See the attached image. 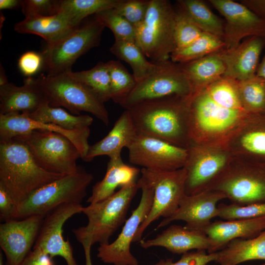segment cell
<instances>
[{
  "instance_id": "9",
  "label": "cell",
  "mask_w": 265,
  "mask_h": 265,
  "mask_svg": "<svg viewBox=\"0 0 265 265\" xmlns=\"http://www.w3.org/2000/svg\"><path fill=\"white\" fill-rule=\"evenodd\" d=\"M13 138L24 144L35 163L44 170L63 175L75 173L80 153L67 137L59 133L34 130Z\"/></svg>"
},
{
  "instance_id": "38",
  "label": "cell",
  "mask_w": 265,
  "mask_h": 265,
  "mask_svg": "<svg viewBox=\"0 0 265 265\" xmlns=\"http://www.w3.org/2000/svg\"><path fill=\"white\" fill-rule=\"evenodd\" d=\"M110 75L111 99L121 106L136 84L133 75L118 61L106 62Z\"/></svg>"
},
{
  "instance_id": "34",
  "label": "cell",
  "mask_w": 265,
  "mask_h": 265,
  "mask_svg": "<svg viewBox=\"0 0 265 265\" xmlns=\"http://www.w3.org/2000/svg\"><path fill=\"white\" fill-rule=\"evenodd\" d=\"M119 0H61L58 13L73 26L79 25L89 16L110 8H114Z\"/></svg>"
},
{
  "instance_id": "36",
  "label": "cell",
  "mask_w": 265,
  "mask_h": 265,
  "mask_svg": "<svg viewBox=\"0 0 265 265\" xmlns=\"http://www.w3.org/2000/svg\"><path fill=\"white\" fill-rule=\"evenodd\" d=\"M223 41L209 33L203 32L200 37L187 47L174 51L171 61L179 63L188 62L225 49Z\"/></svg>"
},
{
  "instance_id": "26",
  "label": "cell",
  "mask_w": 265,
  "mask_h": 265,
  "mask_svg": "<svg viewBox=\"0 0 265 265\" xmlns=\"http://www.w3.org/2000/svg\"><path fill=\"white\" fill-rule=\"evenodd\" d=\"M137 135L128 110L121 114L108 133L102 139L90 145L84 161H90L99 156L109 159L121 157L123 148H128Z\"/></svg>"
},
{
  "instance_id": "35",
  "label": "cell",
  "mask_w": 265,
  "mask_h": 265,
  "mask_svg": "<svg viewBox=\"0 0 265 265\" xmlns=\"http://www.w3.org/2000/svg\"><path fill=\"white\" fill-rule=\"evenodd\" d=\"M70 74L92 90L103 103L111 99L110 79L106 62H99L90 69L72 71Z\"/></svg>"
},
{
  "instance_id": "22",
  "label": "cell",
  "mask_w": 265,
  "mask_h": 265,
  "mask_svg": "<svg viewBox=\"0 0 265 265\" xmlns=\"http://www.w3.org/2000/svg\"><path fill=\"white\" fill-rule=\"evenodd\" d=\"M265 47V38L252 36L247 38L234 49L220 51L226 68L223 76L238 81L255 76L259 57Z\"/></svg>"
},
{
  "instance_id": "21",
  "label": "cell",
  "mask_w": 265,
  "mask_h": 265,
  "mask_svg": "<svg viewBox=\"0 0 265 265\" xmlns=\"http://www.w3.org/2000/svg\"><path fill=\"white\" fill-rule=\"evenodd\" d=\"M225 145L235 157L265 165V113L251 114Z\"/></svg>"
},
{
  "instance_id": "28",
  "label": "cell",
  "mask_w": 265,
  "mask_h": 265,
  "mask_svg": "<svg viewBox=\"0 0 265 265\" xmlns=\"http://www.w3.org/2000/svg\"><path fill=\"white\" fill-rule=\"evenodd\" d=\"M75 27L58 13L50 16L26 17L24 20L15 24L14 30L19 33L38 35L50 44L63 38Z\"/></svg>"
},
{
  "instance_id": "12",
  "label": "cell",
  "mask_w": 265,
  "mask_h": 265,
  "mask_svg": "<svg viewBox=\"0 0 265 265\" xmlns=\"http://www.w3.org/2000/svg\"><path fill=\"white\" fill-rule=\"evenodd\" d=\"M151 74L137 82L121 105L126 109L144 101L193 94L192 86L180 63L168 60L157 62Z\"/></svg>"
},
{
  "instance_id": "6",
  "label": "cell",
  "mask_w": 265,
  "mask_h": 265,
  "mask_svg": "<svg viewBox=\"0 0 265 265\" xmlns=\"http://www.w3.org/2000/svg\"><path fill=\"white\" fill-rule=\"evenodd\" d=\"M35 79L50 106L64 107L76 115H80L81 111L87 112L108 125L109 114L104 103L70 72L53 76L41 74Z\"/></svg>"
},
{
  "instance_id": "48",
  "label": "cell",
  "mask_w": 265,
  "mask_h": 265,
  "mask_svg": "<svg viewBox=\"0 0 265 265\" xmlns=\"http://www.w3.org/2000/svg\"><path fill=\"white\" fill-rule=\"evenodd\" d=\"M240 3L259 17L265 19V0H243Z\"/></svg>"
},
{
  "instance_id": "14",
  "label": "cell",
  "mask_w": 265,
  "mask_h": 265,
  "mask_svg": "<svg viewBox=\"0 0 265 265\" xmlns=\"http://www.w3.org/2000/svg\"><path fill=\"white\" fill-rule=\"evenodd\" d=\"M142 194L138 206L125 222L121 233L112 243L100 245L97 257L105 264L114 265H138L137 259L131 252L130 247L141 224L151 209L154 197L153 188L142 180L137 181Z\"/></svg>"
},
{
  "instance_id": "11",
  "label": "cell",
  "mask_w": 265,
  "mask_h": 265,
  "mask_svg": "<svg viewBox=\"0 0 265 265\" xmlns=\"http://www.w3.org/2000/svg\"><path fill=\"white\" fill-rule=\"evenodd\" d=\"M140 178L153 189V201L150 212L139 227L133 242L140 241L145 230L160 217L167 218L178 209L186 194V171L184 167L165 171L142 168Z\"/></svg>"
},
{
  "instance_id": "29",
  "label": "cell",
  "mask_w": 265,
  "mask_h": 265,
  "mask_svg": "<svg viewBox=\"0 0 265 265\" xmlns=\"http://www.w3.org/2000/svg\"><path fill=\"white\" fill-rule=\"evenodd\" d=\"M216 253L215 262L219 265H237L256 260L265 261V230L253 238L234 239Z\"/></svg>"
},
{
  "instance_id": "18",
  "label": "cell",
  "mask_w": 265,
  "mask_h": 265,
  "mask_svg": "<svg viewBox=\"0 0 265 265\" xmlns=\"http://www.w3.org/2000/svg\"><path fill=\"white\" fill-rule=\"evenodd\" d=\"M45 216L11 219L0 224V246L6 265H20L33 247Z\"/></svg>"
},
{
  "instance_id": "31",
  "label": "cell",
  "mask_w": 265,
  "mask_h": 265,
  "mask_svg": "<svg viewBox=\"0 0 265 265\" xmlns=\"http://www.w3.org/2000/svg\"><path fill=\"white\" fill-rule=\"evenodd\" d=\"M177 10L203 32L213 35L223 40L224 23L203 1L178 0Z\"/></svg>"
},
{
  "instance_id": "50",
  "label": "cell",
  "mask_w": 265,
  "mask_h": 265,
  "mask_svg": "<svg viewBox=\"0 0 265 265\" xmlns=\"http://www.w3.org/2000/svg\"><path fill=\"white\" fill-rule=\"evenodd\" d=\"M85 255V265H93L91 258V248L92 245L88 243L82 244Z\"/></svg>"
},
{
  "instance_id": "33",
  "label": "cell",
  "mask_w": 265,
  "mask_h": 265,
  "mask_svg": "<svg viewBox=\"0 0 265 265\" xmlns=\"http://www.w3.org/2000/svg\"><path fill=\"white\" fill-rule=\"evenodd\" d=\"M110 51L118 58L130 65L136 82L147 77L156 68V62L148 61L134 42L115 40Z\"/></svg>"
},
{
  "instance_id": "23",
  "label": "cell",
  "mask_w": 265,
  "mask_h": 265,
  "mask_svg": "<svg viewBox=\"0 0 265 265\" xmlns=\"http://www.w3.org/2000/svg\"><path fill=\"white\" fill-rule=\"evenodd\" d=\"M265 230V216L212 222L204 231L211 242L207 252L216 253L234 239L253 238Z\"/></svg>"
},
{
  "instance_id": "43",
  "label": "cell",
  "mask_w": 265,
  "mask_h": 265,
  "mask_svg": "<svg viewBox=\"0 0 265 265\" xmlns=\"http://www.w3.org/2000/svg\"><path fill=\"white\" fill-rule=\"evenodd\" d=\"M60 0H22V11L25 17L32 15L50 16L59 11Z\"/></svg>"
},
{
  "instance_id": "19",
  "label": "cell",
  "mask_w": 265,
  "mask_h": 265,
  "mask_svg": "<svg viewBox=\"0 0 265 265\" xmlns=\"http://www.w3.org/2000/svg\"><path fill=\"white\" fill-rule=\"evenodd\" d=\"M224 199L226 197L222 192L212 189L191 195L185 194L177 211L170 216L163 218L157 229L175 221H184L186 227L204 231L212 222L211 220L218 217L217 204Z\"/></svg>"
},
{
  "instance_id": "13",
  "label": "cell",
  "mask_w": 265,
  "mask_h": 265,
  "mask_svg": "<svg viewBox=\"0 0 265 265\" xmlns=\"http://www.w3.org/2000/svg\"><path fill=\"white\" fill-rule=\"evenodd\" d=\"M184 166L185 193L191 195L209 189L234 158L225 144H191Z\"/></svg>"
},
{
  "instance_id": "37",
  "label": "cell",
  "mask_w": 265,
  "mask_h": 265,
  "mask_svg": "<svg viewBox=\"0 0 265 265\" xmlns=\"http://www.w3.org/2000/svg\"><path fill=\"white\" fill-rule=\"evenodd\" d=\"M238 89L244 109L251 114L265 113V80L256 75L238 81Z\"/></svg>"
},
{
  "instance_id": "42",
  "label": "cell",
  "mask_w": 265,
  "mask_h": 265,
  "mask_svg": "<svg viewBox=\"0 0 265 265\" xmlns=\"http://www.w3.org/2000/svg\"><path fill=\"white\" fill-rule=\"evenodd\" d=\"M149 2L150 0H119L114 8L135 26L144 20Z\"/></svg>"
},
{
  "instance_id": "25",
  "label": "cell",
  "mask_w": 265,
  "mask_h": 265,
  "mask_svg": "<svg viewBox=\"0 0 265 265\" xmlns=\"http://www.w3.org/2000/svg\"><path fill=\"white\" fill-rule=\"evenodd\" d=\"M47 103V98L35 78L27 77L21 86L9 82L0 86L1 114L31 113Z\"/></svg>"
},
{
  "instance_id": "45",
  "label": "cell",
  "mask_w": 265,
  "mask_h": 265,
  "mask_svg": "<svg viewBox=\"0 0 265 265\" xmlns=\"http://www.w3.org/2000/svg\"><path fill=\"white\" fill-rule=\"evenodd\" d=\"M217 253H208L205 250H196L183 254L180 259L169 265H208L212 262H215Z\"/></svg>"
},
{
  "instance_id": "15",
  "label": "cell",
  "mask_w": 265,
  "mask_h": 265,
  "mask_svg": "<svg viewBox=\"0 0 265 265\" xmlns=\"http://www.w3.org/2000/svg\"><path fill=\"white\" fill-rule=\"evenodd\" d=\"M127 149L131 163L160 171H174L183 168L187 156V149L139 134Z\"/></svg>"
},
{
  "instance_id": "24",
  "label": "cell",
  "mask_w": 265,
  "mask_h": 265,
  "mask_svg": "<svg viewBox=\"0 0 265 265\" xmlns=\"http://www.w3.org/2000/svg\"><path fill=\"white\" fill-rule=\"evenodd\" d=\"M210 240L202 231L188 228L181 225H170L155 238L141 240V247H162L178 254H183L191 250L208 251Z\"/></svg>"
},
{
  "instance_id": "32",
  "label": "cell",
  "mask_w": 265,
  "mask_h": 265,
  "mask_svg": "<svg viewBox=\"0 0 265 265\" xmlns=\"http://www.w3.org/2000/svg\"><path fill=\"white\" fill-rule=\"evenodd\" d=\"M25 114L36 121L53 124L68 131L89 128L93 121L92 117L88 115H74L60 107L51 106L48 103L35 111Z\"/></svg>"
},
{
  "instance_id": "16",
  "label": "cell",
  "mask_w": 265,
  "mask_h": 265,
  "mask_svg": "<svg viewBox=\"0 0 265 265\" xmlns=\"http://www.w3.org/2000/svg\"><path fill=\"white\" fill-rule=\"evenodd\" d=\"M83 207L81 204H65L50 212L44 219L33 247L52 258L61 257L67 265H78L69 240L63 238V226L72 216L82 212Z\"/></svg>"
},
{
  "instance_id": "5",
  "label": "cell",
  "mask_w": 265,
  "mask_h": 265,
  "mask_svg": "<svg viewBox=\"0 0 265 265\" xmlns=\"http://www.w3.org/2000/svg\"><path fill=\"white\" fill-rule=\"evenodd\" d=\"M93 179L92 174L79 167L75 173L64 175L34 191L15 206L13 218L21 219L33 215L45 217L62 205L81 204Z\"/></svg>"
},
{
  "instance_id": "55",
  "label": "cell",
  "mask_w": 265,
  "mask_h": 265,
  "mask_svg": "<svg viewBox=\"0 0 265 265\" xmlns=\"http://www.w3.org/2000/svg\"><path fill=\"white\" fill-rule=\"evenodd\" d=\"M261 265H265V264H262Z\"/></svg>"
},
{
  "instance_id": "1",
  "label": "cell",
  "mask_w": 265,
  "mask_h": 265,
  "mask_svg": "<svg viewBox=\"0 0 265 265\" xmlns=\"http://www.w3.org/2000/svg\"><path fill=\"white\" fill-rule=\"evenodd\" d=\"M192 96H172L144 101L127 109L137 134L187 149L190 145L189 120Z\"/></svg>"
},
{
  "instance_id": "17",
  "label": "cell",
  "mask_w": 265,
  "mask_h": 265,
  "mask_svg": "<svg viewBox=\"0 0 265 265\" xmlns=\"http://www.w3.org/2000/svg\"><path fill=\"white\" fill-rule=\"evenodd\" d=\"M226 20L223 41L225 50L237 47L244 38H265V19L257 16L241 3L231 0H210Z\"/></svg>"
},
{
  "instance_id": "8",
  "label": "cell",
  "mask_w": 265,
  "mask_h": 265,
  "mask_svg": "<svg viewBox=\"0 0 265 265\" xmlns=\"http://www.w3.org/2000/svg\"><path fill=\"white\" fill-rule=\"evenodd\" d=\"M105 27L95 14L84 19L63 38L47 44L42 53L47 75L72 72V66L80 56L100 44Z\"/></svg>"
},
{
  "instance_id": "2",
  "label": "cell",
  "mask_w": 265,
  "mask_h": 265,
  "mask_svg": "<svg viewBox=\"0 0 265 265\" xmlns=\"http://www.w3.org/2000/svg\"><path fill=\"white\" fill-rule=\"evenodd\" d=\"M251 114L213 100L204 89L194 93L190 103V144H225Z\"/></svg>"
},
{
  "instance_id": "20",
  "label": "cell",
  "mask_w": 265,
  "mask_h": 265,
  "mask_svg": "<svg viewBox=\"0 0 265 265\" xmlns=\"http://www.w3.org/2000/svg\"><path fill=\"white\" fill-rule=\"evenodd\" d=\"M34 130L52 131L64 135L76 145L81 158L84 160L90 146L88 142L89 128L68 131L53 124L36 121L23 113L0 114V141L9 140Z\"/></svg>"
},
{
  "instance_id": "51",
  "label": "cell",
  "mask_w": 265,
  "mask_h": 265,
  "mask_svg": "<svg viewBox=\"0 0 265 265\" xmlns=\"http://www.w3.org/2000/svg\"><path fill=\"white\" fill-rule=\"evenodd\" d=\"M256 75L262 77L265 80V55L258 66Z\"/></svg>"
},
{
  "instance_id": "4",
  "label": "cell",
  "mask_w": 265,
  "mask_h": 265,
  "mask_svg": "<svg viewBox=\"0 0 265 265\" xmlns=\"http://www.w3.org/2000/svg\"><path fill=\"white\" fill-rule=\"evenodd\" d=\"M139 188L137 182L124 186L108 198L83 207L82 212L87 218L84 226L74 228L72 232L81 244L92 246L109 243L110 237L126 221L131 203Z\"/></svg>"
},
{
  "instance_id": "7",
  "label": "cell",
  "mask_w": 265,
  "mask_h": 265,
  "mask_svg": "<svg viewBox=\"0 0 265 265\" xmlns=\"http://www.w3.org/2000/svg\"><path fill=\"white\" fill-rule=\"evenodd\" d=\"M175 9L167 0H150L146 16L134 26L135 42L152 62L168 60L175 51Z\"/></svg>"
},
{
  "instance_id": "27",
  "label": "cell",
  "mask_w": 265,
  "mask_h": 265,
  "mask_svg": "<svg viewBox=\"0 0 265 265\" xmlns=\"http://www.w3.org/2000/svg\"><path fill=\"white\" fill-rule=\"evenodd\" d=\"M140 172L137 168L124 163L121 157L109 159L105 175L93 186L87 202L96 203L104 200L115 192V189L135 182Z\"/></svg>"
},
{
  "instance_id": "53",
  "label": "cell",
  "mask_w": 265,
  "mask_h": 265,
  "mask_svg": "<svg viewBox=\"0 0 265 265\" xmlns=\"http://www.w3.org/2000/svg\"><path fill=\"white\" fill-rule=\"evenodd\" d=\"M172 262V259H162L154 265H169Z\"/></svg>"
},
{
  "instance_id": "46",
  "label": "cell",
  "mask_w": 265,
  "mask_h": 265,
  "mask_svg": "<svg viewBox=\"0 0 265 265\" xmlns=\"http://www.w3.org/2000/svg\"><path fill=\"white\" fill-rule=\"evenodd\" d=\"M15 204L8 192L0 186V218L5 222L13 218Z\"/></svg>"
},
{
  "instance_id": "49",
  "label": "cell",
  "mask_w": 265,
  "mask_h": 265,
  "mask_svg": "<svg viewBox=\"0 0 265 265\" xmlns=\"http://www.w3.org/2000/svg\"><path fill=\"white\" fill-rule=\"evenodd\" d=\"M22 0H0V9H11L21 6Z\"/></svg>"
},
{
  "instance_id": "44",
  "label": "cell",
  "mask_w": 265,
  "mask_h": 265,
  "mask_svg": "<svg viewBox=\"0 0 265 265\" xmlns=\"http://www.w3.org/2000/svg\"><path fill=\"white\" fill-rule=\"evenodd\" d=\"M44 65L42 53L34 51H28L20 57L18 66L21 72L26 76H31L37 73Z\"/></svg>"
},
{
  "instance_id": "40",
  "label": "cell",
  "mask_w": 265,
  "mask_h": 265,
  "mask_svg": "<svg viewBox=\"0 0 265 265\" xmlns=\"http://www.w3.org/2000/svg\"><path fill=\"white\" fill-rule=\"evenodd\" d=\"M175 10L174 28L175 51L189 46L204 32L179 10Z\"/></svg>"
},
{
  "instance_id": "39",
  "label": "cell",
  "mask_w": 265,
  "mask_h": 265,
  "mask_svg": "<svg viewBox=\"0 0 265 265\" xmlns=\"http://www.w3.org/2000/svg\"><path fill=\"white\" fill-rule=\"evenodd\" d=\"M95 15L105 27L112 31L115 40L135 42L134 26L119 14L114 8L103 10Z\"/></svg>"
},
{
  "instance_id": "41",
  "label": "cell",
  "mask_w": 265,
  "mask_h": 265,
  "mask_svg": "<svg viewBox=\"0 0 265 265\" xmlns=\"http://www.w3.org/2000/svg\"><path fill=\"white\" fill-rule=\"evenodd\" d=\"M218 217L226 220L265 216V202L245 205L221 203L218 205Z\"/></svg>"
},
{
  "instance_id": "47",
  "label": "cell",
  "mask_w": 265,
  "mask_h": 265,
  "mask_svg": "<svg viewBox=\"0 0 265 265\" xmlns=\"http://www.w3.org/2000/svg\"><path fill=\"white\" fill-rule=\"evenodd\" d=\"M20 265H54L53 258L38 248L33 247Z\"/></svg>"
},
{
  "instance_id": "54",
  "label": "cell",
  "mask_w": 265,
  "mask_h": 265,
  "mask_svg": "<svg viewBox=\"0 0 265 265\" xmlns=\"http://www.w3.org/2000/svg\"><path fill=\"white\" fill-rule=\"evenodd\" d=\"M0 265H3V256L1 252L0 253Z\"/></svg>"
},
{
  "instance_id": "3",
  "label": "cell",
  "mask_w": 265,
  "mask_h": 265,
  "mask_svg": "<svg viewBox=\"0 0 265 265\" xmlns=\"http://www.w3.org/2000/svg\"><path fill=\"white\" fill-rule=\"evenodd\" d=\"M63 176L39 167L20 141H0V186L10 194L15 206L35 190Z\"/></svg>"
},
{
  "instance_id": "10",
  "label": "cell",
  "mask_w": 265,
  "mask_h": 265,
  "mask_svg": "<svg viewBox=\"0 0 265 265\" xmlns=\"http://www.w3.org/2000/svg\"><path fill=\"white\" fill-rule=\"evenodd\" d=\"M208 189L222 192L231 203L245 205L265 202V165L234 156Z\"/></svg>"
},
{
  "instance_id": "52",
  "label": "cell",
  "mask_w": 265,
  "mask_h": 265,
  "mask_svg": "<svg viewBox=\"0 0 265 265\" xmlns=\"http://www.w3.org/2000/svg\"><path fill=\"white\" fill-rule=\"evenodd\" d=\"M0 86H1L7 83L8 81L2 65L0 64Z\"/></svg>"
},
{
  "instance_id": "30",
  "label": "cell",
  "mask_w": 265,
  "mask_h": 265,
  "mask_svg": "<svg viewBox=\"0 0 265 265\" xmlns=\"http://www.w3.org/2000/svg\"><path fill=\"white\" fill-rule=\"evenodd\" d=\"M180 64L192 86L193 94L223 76L226 69L220 51Z\"/></svg>"
}]
</instances>
